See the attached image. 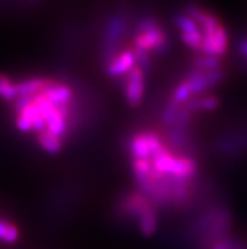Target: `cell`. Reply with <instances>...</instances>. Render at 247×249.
Segmentation results:
<instances>
[{
  "instance_id": "1",
  "label": "cell",
  "mask_w": 247,
  "mask_h": 249,
  "mask_svg": "<svg viewBox=\"0 0 247 249\" xmlns=\"http://www.w3.org/2000/svg\"><path fill=\"white\" fill-rule=\"evenodd\" d=\"M232 213L223 204H213L193 220L191 233L200 249H207L216 240L231 235Z\"/></svg>"
},
{
  "instance_id": "2",
  "label": "cell",
  "mask_w": 247,
  "mask_h": 249,
  "mask_svg": "<svg viewBox=\"0 0 247 249\" xmlns=\"http://www.w3.org/2000/svg\"><path fill=\"white\" fill-rule=\"evenodd\" d=\"M117 215L132 221L144 237L157 233L159 225L158 209L140 191H130L122 195L116 206Z\"/></svg>"
},
{
  "instance_id": "3",
  "label": "cell",
  "mask_w": 247,
  "mask_h": 249,
  "mask_svg": "<svg viewBox=\"0 0 247 249\" xmlns=\"http://www.w3.org/2000/svg\"><path fill=\"white\" fill-rule=\"evenodd\" d=\"M132 47L147 52L151 57L159 56L168 50L169 38L157 19L144 17L136 24Z\"/></svg>"
},
{
  "instance_id": "4",
  "label": "cell",
  "mask_w": 247,
  "mask_h": 249,
  "mask_svg": "<svg viewBox=\"0 0 247 249\" xmlns=\"http://www.w3.org/2000/svg\"><path fill=\"white\" fill-rule=\"evenodd\" d=\"M125 31V19L121 14H115L109 19L102 43L103 62L111 60L121 51V41Z\"/></svg>"
},
{
  "instance_id": "5",
  "label": "cell",
  "mask_w": 247,
  "mask_h": 249,
  "mask_svg": "<svg viewBox=\"0 0 247 249\" xmlns=\"http://www.w3.org/2000/svg\"><path fill=\"white\" fill-rule=\"evenodd\" d=\"M145 80H147V72L139 65H136L121 80L122 95L129 107H138L143 103L145 94Z\"/></svg>"
},
{
  "instance_id": "6",
  "label": "cell",
  "mask_w": 247,
  "mask_h": 249,
  "mask_svg": "<svg viewBox=\"0 0 247 249\" xmlns=\"http://www.w3.org/2000/svg\"><path fill=\"white\" fill-rule=\"evenodd\" d=\"M138 65L132 47L121 50L117 54L105 62V72L109 77L121 81Z\"/></svg>"
},
{
  "instance_id": "7",
  "label": "cell",
  "mask_w": 247,
  "mask_h": 249,
  "mask_svg": "<svg viewBox=\"0 0 247 249\" xmlns=\"http://www.w3.org/2000/svg\"><path fill=\"white\" fill-rule=\"evenodd\" d=\"M20 238V231L18 225L5 218H0V242L5 244H13Z\"/></svg>"
},
{
  "instance_id": "8",
  "label": "cell",
  "mask_w": 247,
  "mask_h": 249,
  "mask_svg": "<svg viewBox=\"0 0 247 249\" xmlns=\"http://www.w3.org/2000/svg\"><path fill=\"white\" fill-rule=\"evenodd\" d=\"M0 99L9 104L16 99V80L4 73H0Z\"/></svg>"
},
{
  "instance_id": "9",
  "label": "cell",
  "mask_w": 247,
  "mask_h": 249,
  "mask_svg": "<svg viewBox=\"0 0 247 249\" xmlns=\"http://www.w3.org/2000/svg\"><path fill=\"white\" fill-rule=\"evenodd\" d=\"M175 28H178L181 33H192V32L200 31L199 27L191 17H188L185 13H178L173 18Z\"/></svg>"
},
{
  "instance_id": "10",
  "label": "cell",
  "mask_w": 247,
  "mask_h": 249,
  "mask_svg": "<svg viewBox=\"0 0 247 249\" xmlns=\"http://www.w3.org/2000/svg\"><path fill=\"white\" fill-rule=\"evenodd\" d=\"M247 244L240 238H235L232 235L221 238L216 240L214 243L211 244L207 249H244Z\"/></svg>"
},
{
  "instance_id": "11",
  "label": "cell",
  "mask_w": 247,
  "mask_h": 249,
  "mask_svg": "<svg viewBox=\"0 0 247 249\" xmlns=\"http://www.w3.org/2000/svg\"><path fill=\"white\" fill-rule=\"evenodd\" d=\"M237 53L241 60V66L245 71H247V36H242L237 41Z\"/></svg>"
}]
</instances>
